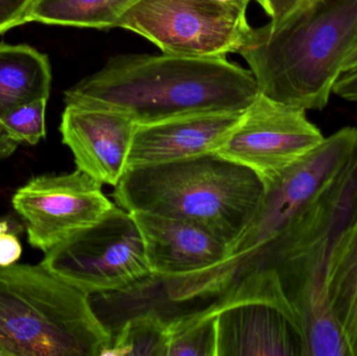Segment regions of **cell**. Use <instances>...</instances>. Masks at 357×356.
Returning <instances> with one entry per match:
<instances>
[{
  "mask_svg": "<svg viewBox=\"0 0 357 356\" xmlns=\"http://www.w3.org/2000/svg\"><path fill=\"white\" fill-rule=\"evenodd\" d=\"M251 70L226 58L121 54L65 92V104L121 111L137 125L183 115L245 111L257 98Z\"/></svg>",
  "mask_w": 357,
  "mask_h": 356,
  "instance_id": "1",
  "label": "cell"
},
{
  "mask_svg": "<svg viewBox=\"0 0 357 356\" xmlns=\"http://www.w3.org/2000/svg\"><path fill=\"white\" fill-rule=\"evenodd\" d=\"M357 38V0H304L279 21L252 27L237 54L258 91L277 102L323 110Z\"/></svg>",
  "mask_w": 357,
  "mask_h": 356,
  "instance_id": "2",
  "label": "cell"
},
{
  "mask_svg": "<svg viewBox=\"0 0 357 356\" xmlns=\"http://www.w3.org/2000/svg\"><path fill=\"white\" fill-rule=\"evenodd\" d=\"M357 154V127H345L264 188L245 229L227 247L226 256L197 273L172 280L178 302L212 301L249 276L264 273L280 242L327 192Z\"/></svg>",
  "mask_w": 357,
  "mask_h": 356,
  "instance_id": "3",
  "label": "cell"
},
{
  "mask_svg": "<svg viewBox=\"0 0 357 356\" xmlns=\"http://www.w3.org/2000/svg\"><path fill=\"white\" fill-rule=\"evenodd\" d=\"M264 194L253 171L212 153L127 169L112 196L128 212L192 222L229 245L251 221Z\"/></svg>",
  "mask_w": 357,
  "mask_h": 356,
  "instance_id": "4",
  "label": "cell"
},
{
  "mask_svg": "<svg viewBox=\"0 0 357 356\" xmlns=\"http://www.w3.org/2000/svg\"><path fill=\"white\" fill-rule=\"evenodd\" d=\"M111 339L87 295L40 265L0 267V356H102Z\"/></svg>",
  "mask_w": 357,
  "mask_h": 356,
  "instance_id": "5",
  "label": "cell"
},
{
  "mask_svg": "<svg viewBox=\"0 0 357 356\" xmlns=\"http://www.w3.org/2000/svg\"><path fill=\"white\" fill-rule=\"evenodd\" d=\"M40 265L88 297L123 292L153 276L139 228L117 205L98 223L44 253Z\"/></svg>",
  "mask_w": 357,
  "mask_h": 356,
  "instance_id": "6",
  "label": "cell"
},
{
  "mask_svg": "<svg viewBox=\"0 0 357 356\" xmlns=\"http://www.w3.org/2000/svg\"><path fill=\"white\" fill-rule=\"evenodd\" d=\"M247 8L218 0H139L117 27L146 38L163 54L226 58L238 52L251 31Z\"/></svg>",
  "mask_w": 357,
  "mask_h": 356,
  "instance_id": "7",
  "label": "cell"
},
{
  "mask_svg": "<svg viewBox=\"0 0 357 356\" xmlns=\"http://www.w3.org/2000/svg\"><path fill=\"white\" fill-rule=\"evenodd\" d=\"M324 139L305 109L259 93L215 154L253 171L266 188Z\"/></svg>",
  "mask_w": 357,
  "mask_h": 356,
  "instance_id": "8",
  "label": "cell"
},
{
  "mask_svg": "<svg viewBox=\"0 0 357 356\" xmlns=\"http://www.w3.org/2000/svg\"><path fill=\"white\" fill-rule=\"evenodd\" d=\"M102 184L79 169L33 178L12 199L33 248L44 253L106 217L115 207Z\"/></svg>",
  "mask_w": 357,
  "mask_h": 356,
  "instance_id": "9",
  "label": "cell"
},
{
  "mask_svg": "<svg viewBox=\"0 0 357 356\" xmlns=\"http://www.w3.org/2000/svg\"><path fill=\"white\" fill-rule=\"evenodd\" d=\"M136 125L121 111L69 104L62 114L60 133L77 169L102 185L115 187L127 171Z\"/></svg>",
  "mask_w": 357,
  "mask_h": 356,
  "instance_id": "10",
  "label": "cell"
},
{
  "mask_svg": "<svg viewBox=\"0 0 357 356\" xmlns=\"http://www.w3.org/2000/svg\"><path fill=\"white\" fill-rule=\"evenodd\" d=\"M199 309L216 317L218 356L301 355L293 322L268 301L228 295Z\"/></svg>",
  "mask_w": 357,
  "mask_h": 356,
  "instance_id": "11",
  "label": "cell"
},
{
  "mask_svg": "<svg viewBox=\"0 0 357 356\" xmlns=\"http://www.w3.org/2000/svg\"><path fill=\"white\" fill-rule=\"evenodd\" d=\"M245 111L183 115L136 125L127 169L151 167L215 153Z\"/></svg>",
  "mask_w": 357,
  "mask_h": 356,
  "instance_id": "12",
  "label": "cell"
},
{
  "mask_svg": "<svg viewBox=\"0 0 357 356\" xmlns=\"http://www.w3.org/2000/svg\"><path fill=\"white\" fill-rule=\"evenodd\" d=\"M139 228L152 274L173 279L213 267L228 244L204 226L151 213H131Z\"/></svg>",
  "mask_w": 357,
  "mask_h": 356,
  "instance_id": "13",
  "label": "cell"
},
{
  "mask_svg": "<svg viewBox=\"0 0 357 356\" xmlns=\"http://www.w3.org/2000/svg\"><path fill=\"white\" fill-rule=\"evenodd\" d=\"M325 282L351 356H357V203L329 245Z\"/></svg>",
  "mask_w": 357,
  "mask_h": 356,
  "instance_id": "14",
  "label": "cell"
},
{
  "mask_svg": "<svg viewBox=\"0 0 357 356\" xmlns=\"http://www.w3.org/2000/svg\"><path fill=\"white\" fill-rule=\"evenodd\" d=\"M50 86L46 54L24 44L0 43V118L19 107L48 100Z\"/></svg>",
  "mask_w": 357,
  "mask_h": 356,
  "instance_id": "15",
  "label": "cell"
},
{
  "mask_svg": "<svg viewBox=\"0 0 357 356\" xmlns=\"http://www.w3.org/2000/svg\"><path fill=\"white\" fill-rule=\"evenodd\" d=\"M139 0H37L27 22L83 29H115Z\"/></svg>",
  "mask_w": 357,
  "mask_h": 356,
  "instance_id": "16",
  "label": "cell"
},
{
  "mask_svg": "<svg viewBox=\"0 0 357 356\" xmlns=\"http://www.w3.org/2000/svg\"><path fill=\"white\" fill-rule=\"evenodd\" d=\"M169 320L155 307L132 314L112 332L102 356H167Z\"/></svg>",
  "mask_w": 357,
  "mask_h": 356,
  "instance_id": "17",
  "label": "cell"
},
{
  "mask_svg": "<svg viewBox=\"0 0 357 356\" xmlns=\"http://www.w3.org/2000/svg\"><path fill=\"white\" fill-rule=\"evenodd\" d=\"M167 356H218L215 316L197 309L172 318Z\"/></svg>",
  "mask_w": 357,
  "mask_h": 356,
  "instance_id": "18",
  "label": "cell"
},
{
  "mask_svg": "<svg viewBox=\"0 0 357 356\" xmlns=\"http://www.w3.org/2000/svg\"><path fill=\"white\" fill-rule=\"evenodd\" d=\"M46 102L19 107L0 118V160L12 156L21 144L35 146L45 138Z\"/></svg>",
  "mask_w": 357,
  "mask_h": 356,
  "instance_id": "19",
  "label": "cell"
},
{
  "mask_svg": "<svg viewBox=\"0 0 357 356\" xmlns=\"http://www.w3.org/2000/svg\"><path fill=\"white\" fill-rule=\"evenodd\" d=\"M37 0H0V35L27 23Z\"/></svg>",
  "mask_w": 357,
  "mask_h": 356,
  "instance_id": "20",
  "label": "cell"
},
{
  "mask_svg": "<svg viewBox=\"0 0 357 356\" xmlns=\"http://www.w3.org/2000/svg\"><path fill=\"white\" fill-rule=\"evenodd\" d=\"M22 254V246L18 234L14 232L0 233V267L15 265Z\"/></svg>",
  "mask_w": 357,
  "mask_h": 356,
  "instance_id": "21",
  "label": "cell"
},
{
  "mask_svg": "<svg viewBox=\"0 0 357 356\" xmlns=\"http://www.w3.org/2000/svg\"><path fill=\"white\" fill-rule=\"evenodd\" d=\"M333 93L344 100L357 102V68L340 75L333 86Z\"/></svg>",
  "mask_w": 357,
  "mask_h": 356,
  "instance_id": "22",
  "label": "cell"
},
{
  "mask_svg": "<svg viewBox=\"0 0 357 356\" xmlns=\"http://www.w3.org/2000/svg\"><path fill=\"white\" fill-rule=\"evenodd\" d=\"M304 0H264L262 8L272 21H279L291 14Z\"/></svg>",
  "mask_w": 357,
  "mask_h": 356,
  "instance_id": "23",
  "label": "cell"
},
{
  "mask_svg": "<svg viewBox=\"0 0 357 356\" xmlns=\"http://www.w3.org/2000/svg\"><path fill=\"white\" fill-rule=\"evenodd\" d=\"M23 231H24V226H23L22 221L17 219L15 215H0V233L14 232V233L21 235Z\"/></svg>",
  "mask_w": 357,
  "mask_h": 356,
  "instance_id": "24",
  "label": "cell"
},
{
  "mask_svg": "<svg viewBox=\"0 0 357 356\" xmlns=\"http://www.w3.org/2000/svg\"><path fill=\"white\" fill-rule=\"evenodd\" d=\"M357 68V38L350 47L349 52L346 54L343 63V72Z\"/></svg>",
  "mask_w": 357,
  "mask_h": 356,
  "instance_id": "25",
  "label": "cell"
},
{
  "mask_svg": "<svg viewBox=\"0 0 357 356\" xmlns=\"http://www.w3.org/2000/svg\"><path fill=\"white\" fill-rule=\"evenodd\" d=\"M218 1H224L228 2V3L238 4V6H245V8H248V6H249L250 2L251 1L258 2V3H259L260 6H261L262 4H264V0H218Z\"/></svg>",
  "mask_w": 357,
  "mask_h": 356,
  "instance_id": "26",
  "label": "cell"
}]
</instances>
